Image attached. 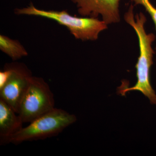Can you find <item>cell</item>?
Here are the masks:
<instances>
[{
	"instance_id": "obj_4",
	"label": "cell",
	"mask_w": 156,
	"mask_h": 156,
	"mask_svg": "<svg viewBox=\"0 0 156 156\" xmlns=\"http://www.w3.org/2000/svg\"><path fill=\"white\" fill-rule=\"evenodd\" d=\"M55 108L54 95L43 78L32 76L20 105L18 114L30 122Z\"/></svg>"
},
{
	"instance_id": "obj_2",
	"label": "cell",
	"mask_w": 156,
	"mask_h": 156,
	"mask_svg": "<svg viewBox=\"0 0 156 156\" xmlns=\"http://www.w3.org/2000/svg\"><path fill=\"white\" fill-rule=\"evenodd\" d=\"M14 12L17 15L38 16L53 20L66 27L76 39L83 41H96L100 33L106 30L108 25L98 18L77 17L71 15L65 10L39 9L32 3L26 8L16 9Z\"/></svg>"
},
{
	"instance_id": "obj_6",
	"label": "cell",
	"mask_w": 156,
	"mask_h": 156,
	"mask_svg": "<svg viewBox=\"0 0 156 156\" xmlns=\"http://www.w3.org/2000/svg\"><path fill=\"white\" fill-rule=\"evenodd\" d=\"M83 17L98 18L108 25L119 22L120 0H71Z\"/></svg>"
},
{
	"instance_id": "obj_1",
	"label": "cell",
	"mask_w": 156,
	"mask_h": 156,
	"mask_svg": "<svg viewBox=\"0 0 156 156\" xmlns=\"http://www.w3.org/2000/svg\"><path fill=\"white\" fill-rule=\"evenodd\" d=\"M134 6L131 4L124 15L125 21L135 30L138 37L140 54L136 65L137 81L134 87L120 91L122 95L130 91H138L146 96L152 104L156 105V94L150 80V72L152 65L154 51L153 43L155 39L154 34L147 33L145 29L146 17L142 12L134 16Z\"/></svg>"
},
{
	"instance_id": "obj_5",
	"label": "cell",
	"mask_w": 156,
	"mask_h": 156,
	"mask_svg": "<svg viewBox=\"0 0 156 156\" xmlns=\"http://www.w3.org/2000/svg\"><path fill=\"white\" fill-rule=\"evenodd\" d=\"M6 64L10 69V74L5 84L0 89V98L17 114L32 75L24 63L15 62Z\"/></svg>"
},
{
	"instance_id": "obj_8",
	"label": "cell",
	"mask_w": 156,
	"mask_h": 156,
	"mask_svg": "<svg viewBox=\"0 0 156 156\" xmlns=\"http://www.w3.org/2000/svg\"><path fill=\"white\" fill-rule=\"evenodd\" d=\"M0 50L13 61L25 57L28 54L19 41L13 40L4 35H0Z\"/></svg>"
},
{
	"instance_id": "obj_9",
	"label": "cell",
	"mask_w": 156,
	"mask_h": 156,
	"mask_svg": "<svg viewBox=\"0 0 156 156\" xmlns=\"http://www.w3.org/2000/svg\"><path fill=\"white\" fill-rule=\"evenodd\" d=\"M134 5H140L145 9L153 20L156 30V8L151 4L150 0H131Z\"/></svg>"
},
{
	"instance_id": "obj_3",
	"label": "cell",
	"mask_w": 156,
	"mask_h": 156,
	"mask_svg": "<svg viewBox=\"0 0 156 156\" xmlns=\"http://www.w3.org/2000/svg\"><path fill=\"white\" fill-rule=\"evenodd\" d=\"M76 120L74 115L62 109L54 108L23 128L11 137L9 143L18 144L56 136Z\"/></svg>"
},
{
	"instance_id": "obj_7",
	"label": "cell",
	"mask_w": 156,
	"mask_h": 156,
	"mask_svg": "<svg viewBox=\"0 0 156 156\" xmlns=\"http://www.w3.org/2000/svg\"><path fill=\"white\" fill-rule=\"evenodd\" d=\"M23 123L19 115L0 98V145L9 144L11 137L23 128Z\"/></svg>"
}]
</instances>
